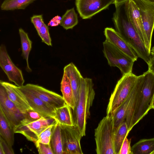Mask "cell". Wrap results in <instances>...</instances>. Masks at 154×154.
I'll return each mask as SVG.
<instances>
[{
	"mask_svg": "<svg viewBox=\"0 0 154 154\" xmlns=\"http://www.w3.org/2000/svg\"><path fill=\"white\" fill-rule=\"evenodd\" d=\"M132 0L139 9L145 34L148 43L151 46L154 29V3L145 0Z\"/></svg>",
	"mask_w": 154,
	"mask_h": 154,
	"instance_id": "cell-13",
	"label": "cell"
},
{
	"mask_svg": "<svg viewBox=\"0 0 154 154\" xmlns=\"http://www.w3.org/2000/svg\"><path fill=\"white\" fill-rule=\"evenodd\" d=\"M63 71L70 80L75 103L79 92L81 81L83 77L72 63L66 66L63 69Z\"/></svg>",
	"mask_w": 154,
	"mask_h": 154,
	"instance_id": "cell-18",
	"label": "cell"
},
{
	"mask_svg": "<svg viewBox=\"0 0 154 154\" xmlns=\"http://www.w3.org/2000/svg\"><path fill=\"white\" fill-rule=\"evenodd\" d=\"M49 144L54 154H63L61 126L58 122L52 133Z\"/></svg>",
	"mask_w": 154,
	"mask_h": 154,
	"instance_id": "cell-24",
	"label": "cell"
},
{
	"mask_svg": "<svg viewBox=\"0 0 154 154\" xmlns=\"http://www.w3.org/2000/svg\"><path fill=\"white\" fill-rule=\"evenodd\" d=\"M103 45L104 56L110 66L118 67L122 75L132 72L135 62L132 58L106 40Z\"/></svg>",
	"mask_w": 154,
	"mask_h": 154,
	"instance_id": "cell-6",
	"label": "cell"
},
{
	"mask_svg": "<svg viewBox=\"0 0 154 154\" xmlns=\"http://www.w3.org/2000/svg\"><path fill=\"white\" fill-rule=\"evenodd\" d=\"M58 123L53 117H43L26 125L19 124L14 129L15 133L24 136L29 141L35 143L40 134L49 127Z\"/></svg>",
	"mask_w": 154,
	"mask_h": 154,
	"instance_id": "cell-7",
	"label": "cell"
},
{
	"mask_svg": "<svg viewBox=\"0 0 154 154\" xmlns=\"http://www.w3.org/2000/svg\"><path fill=\"white\" fill-rule=\"evenodd\" d=\"M131 149L132 154H152L154 151V138L141 139Z\"/></svg>",
	"mask_w": 154,
	"mask_h": 154,
	"instance_id": "cell-26",
	"label": "cell"
},
{
	"mask_svg": "<svg viewBox=\"0 0 154 154\" xmlns=\"http://www.w3.org/2000/svg\"><path fill=\"white\" fill-rule=\"evenodd\" d=\"M0 66L9 81L13 82L18 87L24 85L25 81L22 72L13 63L3 44L0 46Z\"/></svg>",
	"mask_w": 154,
	"mask_h": 154,
	"instance_id": "cell-11",
	"label": "cell"
},
{
	"mask_svg": "<svg viewBox=\"0 0 154 154\" xmlns=\"http://www.w3.org/2000/svg\"><path fill=\"white\" fill-rule=\"evenodd\" d=\"M147 64L148 66V70L154 73V55H151L150 59Z\"/></svg>",
	"mask_w": 154,
	"mask_h": 154,
	"instance_id": "cell-37",
	"label": "cell"
},
{
	"mask_svg": "<svg viewBox=\"0 0 154 154\" xmlns=\"http://www.w3.org/2000/svg\"><path fill=\"white\" fill-rule=\"evenodd\" d=\"M124 3L115 5L116 11L113 20L116 30L136 52L138 57L148 64L151 57L150 53L128 20L124 9Z\"/></svg>",
	"mask_w": 154,
	"mask_h": 154,
	"instance_id": "cell-1",
	"label": "cell"
},
{
	"mask_svg": "<svg viewBox=\"0 0 154 154\" xmlns=\"http://www.w3.org/2000/svg\"><path fill=\"white\" fill-rule=\"evenodd\" d=\"M31 20L37 31L42 26L44 23L42 14L33 15L31 17Z\"/></svg>",
	"mask_w": 154,
	"mask_h": 154,
	"instance_id": "cell-35",
	"label": "cell"
},
{
	"mask_svg": "<svg viewBox=\"0 0 154 154\" xmlns=\"http://www.w3.org/2000/svg\"><path fill=\"white\" fill-rule=\"evenodd\" d=\"M114 125L111 115H107L95 130L97 154H115L113 143Z\"/></svg>",
	"mask_w": 154,
	"mask_h": 154,
	"instance_id": "cell-4",
	"label": "cell"
},
{
	"mask_svg": "<svg viewBox=\"0 0 154 154\" xmlns=\"http://www.w3.org/2000/svg\"><path fill=\"white\" fill-rule=\"evenodd\" d=\"M129 132L125 121L118 127L114 128L113 143L115 154H119L122 144Z\"/></svg>",
	"mask_w": 154,
	"mask_h": 154,
	"instance_id": "cell-22",
	"label": "cell"
},
{
	"mask_svg": "<svg viewBox=\"0 0 154 154\" xmlns=\"http://www.w3.org/2000/svg\"><path fill=\"white\" fill-rule=\"evenodd\" d=\"M14 128L0 109V136L12 147L14 143Z\"/></svg>",
	"mask_w": 154,
	"mask_h": 154,
	"instance_id": "cell-20",
	"label": "cell"
},
{
	"mask_svg": "<svg viewBox=\"0 0 154 154\" xmlns=\"http://www.w3.org/2000/svg\"><path fill=\"white\" fill-rule=\"evenodd\" d=\"M93 86L91 79H82L74 109H72L74 124L78 127L82 137L85 135L87 120L95 94Z\"/></svg>",
	"mask_w": 154,
	"mask_h": 154,
	"instance_id": "cell-2",
	"label": "cell"
},
{
	"mask_svg": "<svg viewBox=\"0 0 154 154\" xmlns=\"http://www.w3.org/2000/svg\"><path fill=\"white\" fill-rule=\"evenodd\" d=\"M0 109L14 129L23 119V114L8 98L5 88L1 83Z\"/></svg>",
	"mask_w": 154,
	"mask_h": 154,
	"instance_id": "cell-10",
	"label": "cell"
},
{
	"mask_svg": "<svg viewBox=\"0 0 154 154\" xmlns=\"http://www.w3.org/2000/svg\"><path fill=\"white\" fill-rule=\"evenodd\" d=\"M151 109H154V96L153 97Z\"/></svg>",
	"mask_w": 154,
	"mask_h": 154,
	"instance_id": "cell-39",
	"label": "cell"
},
{
	"mask_svg": "<svg viewBox=\"0 0 154 154\" xmlns=\"http://www.w3.org/2000/svg\"><path fill=\"white\" fill-rule=\"evenodd\" d=\"M19 89L25 97L30 108L40 114L43 117H54L55 109L45 103L39 98L22 88L18 87Z\"/></svg>",
	"mask_w": 154,
	"mask_h": 154,
	"instance_id": "cell-17",
	"label": "cell"
},
{
	"mask_svg": "<svg viewBox=\"0 0 154 154\" xmlns=\"http://www.w3.org/2000/svg\"><path fill=\"white\" fill-rule=\"evenodd\" d=\"M78 22L77 14L74 8L67 10L62 16L60 25L66 30L72 29Z\"/></svg>",
	"mask_w": 154,
	"mask_h": 154,
	"instance_id": "cell-27",
	"label": "cell"
},
{
	"mask_svg": "<svg viewBox=\"0 0 154 154\" xmlns=\"http://www.w3.org/2000/svg\"><path fill=\"white\" fill-rule=\"evenodd\" d=\"M72 109L67 104L55 109L54 118L61 125L72 126L74 123Z\"/></svg>",
	"mask_w": 154,
	"mask_h": 154,
	"instance_id": "cell-19",
	"label": "cell"
},
{
	"mask_svg": "<svg viewBox=\"0 0 154 154\" xmlns=\"http://www.w3.org/2000/svg\"><path fill=\"white\" fill-rule=\"evenodd\" d=\"M12 147L0 136V154H14Z\"/></svg>",
	"mask_w": 154,
	"mask_h": 154,
	"instance_id": "cell-33",
	"label": "cell"
},
{
	"mask_svg": "<svg viewBox=\"0 0 154 154\" xmlns=\"http://www.w3.org/2000/svg\"><path fill=\"white\" fill-rule=\"evenodd\" d=\"M152 154H154V151L152 152Z\"/></svg>",
	"mask_w": 154,
	"mask_h": 154,
	"instance_id": "cell-41",
	"label": "cell"
},
{
	"mask_svg": "<svg viewBox=\"0 0 154 154\" xmlns=\"http://www.w3.org/2000/svg\"><path fill=\"white\" fill-rule=\"evenodd\" d=\"M133 88L128 97L119 107L112 116L114 127L115 128L118 127L125 120L128 111L133 94Z\"/></svg>",
	"mask_w": 154,
	"mask_h": 154,
	"instance_id": "cell-21",
	"label": "cell"
},
{
	"mask_svg": "<svg viewBox=\"0 0 154 154\" xmlns=\"http://www.w3.org/2000/svg\"><path fill=\"white\" fill-rule=\"evenodd\" d=\"M36 0H5L1 8L4 11L24 9L29 4Z\"/></svg>",
	"mask_w": 154,
	"mask_h": 154,
	"instance_id": "cell-28",
	"label": "cell"
},
{
	"mask_svg": "<svg viewBox=\"0 0 154 154\" xmlns=\"http://www.w3.org/2000/svg\"><path fill=\"white\" fill-rule=\"evenodd\" d=\"M137 76L132 72L122 75L111 95L106 109L107 115L112 116L128 97L134 85Z\"/></svg>",
	"mask_w": 154,
	"mask_h": 154,
	"instance_id": "cell-5",
	"label": "cell"
},
{
	"mask_svg": "<svg viewBox=\"0 0 154 154\" xmlns=\"http://www.w3.org/2000/svg\"><path fill=\"white\" fill-rule=\"evenodd\" d=\"M143 75V86L137 97L132 118L128 128L129 132L151 109L154 96V73L148 70Z\"/></svg>",
	"mask_w": 154,
	"mask_h": 154,
	"instance_id": "cell-3",
	"label": "cell"
},
{
	"mask_svg": "<svg viewBox=\"0 0 154 154\" xmlns=\"http://www.w3.org/2000/svg\"><path fill=\"white\" fill-rule=\"evenodd\" d=\"M56 124L51 125L44 131L39 136L35 144L38 143L49 144L52 133Z\"/></svg>",
	"mask_w": 154,
	"mask_h": 154,
	"instance_id": "cell-30",
	"label": "cell"
},
{
	"mask_svg": "<svg viewBox=\"0 0 154 154\" xmlns=\"http://www.w3.org/2000/svg\"><path fill=\"white\" fill-rule=\"evenodd\" d=\"M128 0H115V5L125 3Z\"/></svg>",
	"mask_w": 154,
	"mask_h": 154,
	"instance_id": "cell-38",
	"label": "cell"
},
{
	"mask_svg": "<svg viewBox=\"0 0 154 154\" xmlns=\"http://www.w3.org/2000/svg\"><path fill=\"white\" fill-rule=\"evenodd\" d=\"M131 139H125L121 147L119 154H132L130 144Z\"/></svg>",
	"mask_w": 154,
	"mask_h": 154,
	"instance_id": "cell-34",
	"label": "cell"
},
{
	"mask_svg": "<svg viewBox=\"0 0 154 154\" xmlns=\"http://www.w3.org/2000/svg\"><path fill=\"white\" fill-rule=\"evenodd\" d=\"M115 2V0H75V5L80 16L87 19L114 4Z\"/></svg>",
	"mask_w": 154,
	"mask_h": 154,
	"instance_id": "cell-14",
	"label": "cell"
},
{
	"mask_svg": "<svg viewBox=\"0 0 154 154\" xmlns=\"http://www.w3.org/2000/svg\"><path fill=\"white\" fill-rule=\"evenodd\" d=\"M37 32L42 42L48 46H52L51 40L49 33L48 27L45 23L37 31Z\"/></svg>",
	"mask_w": 154,
	"mask_h": 154,
	"instance_id": "cell-31",
	"label": "cell"
},
{
	"mask_svg": "<svg viewBox=\"0 0 154 154\" xmlns=\"http://www.w3.org/2000/svg\"><path fill=\"white\" fill-rule=\"evenodd\" d=\"M124 8L128 20L139 35L146 48L150 53L151 46L148 42L138 7L132 0H128L124 3Z\"/></svg>",
	"mask_w": 154,
	"mask_h": 154,
	"instance_id": "cell-12",
	"label": "cell"
},
{
	"mask_svg": "<svg viewBox=\"0 0 154 154\" xmlns=\"http://www.w3.org/2000/svg\"><path fill=\"white\" fill-rule=\"evenodd\" d=\"M62 17L57 15L52 19L48 23V26H56L60 25Z\"/></svg>",
	"mask_w": 154,
	"mask_h": 154,
	"instance_id": "cell-36",
	"label": "cell"
},
{
	"mask_svg": "<svg viewBox=\"0 0 154 154\" xmlns=\"http://www.w3.org/2000/svg\"><path fill=\"white\" fill-rule=\"evenodd\" d=\"M21 47L22 51V55L26 60V70L28 72L32 71L29 63V57L30 52L32 49V42L29 38L27 33L21 28L19 29Z\"/></svg>",
	"mask_w": 154,
	"mask_h": 154,
	"instance_id": "cell-25",
	"label": "cell"
},
{
	"mask_svg": "<svg viewBox=\"0 0 154 154\" xmlns=\"http://www.w3.org/2000/svg\"><path fill=\"white\" fill-rule=\"evenodd\" d=\"M23 119L19 124L26 125L36 121L43 117L40 114L32 109L23 114Z\"/></svg>",
	"mask_w": 154,
	"mask_h": 154,
	"instance_id": "cell-29",
	"label": "cell"
},
{
	"mask_svg": "<svg viewBox=\"0 0 154 154\" xmlns=\"http://www.w3.org/2000/svg\"><path fill=\"white\" fill-rule=\"evenodd\" d=\"M61 126L63 154H83L80 144L82 136L78 126Z\"/></svg>",
	"mask_w": 154,
	"mask_h": 154,
	"instance_id": "cell-8",
	"label": "cell"
},
{
	"mask_svg": "<svg viewBox=\"0 0 154 154\" xmlns=\"http://www.w3.org/2000/svg\"><path fill=\"white\" fill-rule=\"evenodd\" d=\"M150 2L154 3V0H145Z\"/></svg>",
	"mask_w": 154,
	"mask_h": 154,
	"instance_id": "cell-40",
	"label": "cell"
},
{
	"mask_svg": "<svg viewBox=\"0 0 154 154\" xmlns=\"http://www.w3.org/2000/svg\"><path fill=\"white\" fill-rule=\"evenodd\" d=\"M0 83L5 88L8 98L23 114L31 109L24 95L17 86L2 80L0 81Z\"/></svg>",
	"mask_w": 154,
	"mask_h": 154,
	"instance_id": "cell-16",
	"label": "cell"
},
{
	"mask_svg": "<svg viewBox=\"0 0 154 154\" xmlns=\"http://www.w3.org/2000/svg\"><path fill=\"white\" fill-rule=\"evenodd\" d=\"M61 91L66 103L73 110L75 107V103L73 91L70 80L64 72L61 82Z\"/></svg>",
	"mask_w": 154,
	"mask_h": 154,
	"instance_id": "cell-23",
	"label": "cell"
},
{
	"mask_svg": "<svg viewBox=\"0 0 154 154\" xmlns=\"http://www.w3.org/2000/svg\"><path fill=\"white\" fill-rule=\"evenodd\" d=\"M104 34L106 40L135 61L137 60L138 57L137 53L116 30L112 28L106 27L105 29Z\"/></svg>",
	"mask_w": 154,
	"mask_h": 154,
	"instance_id": "cell-15",
	"label": "cell"
},
{
	"mask_svg": "<svg viewBox=\"0 0 154 154\" xmlns=\"http://www.w3.org/2000/svg\"><path fill=\"white\" fill-rule=\"evenodd\" d=\"M20 87L36 96L55 109L66 104L62 96L38 85L27 84Z\"/></svg>",
	"mask_w": 154,
	"mask_h": 154,
	"instance_id": "cell-9",
	"label": "cell"
},
{
	"mask_svg": "<svg viewBox=\"0 0 154 154\" xmlns=\"http://www.w3.org/2000/svg\"><path fill=\"white\" fill-rule=\"evenodd\" d=\"M35 145L39 154H54L49 144L38 143Z\"/></svg>",
	"mask_w": 154,
	"mask_h": 154,
	"instance_id": "cell-32",
	"label": "cell"
}]
</instances>
